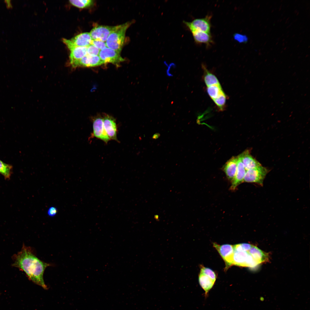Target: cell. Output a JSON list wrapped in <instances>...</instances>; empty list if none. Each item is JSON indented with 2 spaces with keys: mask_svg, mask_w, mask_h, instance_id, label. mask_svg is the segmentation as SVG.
<instances>
[{
  "mask_svg": "<svg viewBox=\"0 0 310 310\" xmlns=\"http://www.w3.org/2000/svg\"><path fill=\"white\" fill-rule=\"evenodd\" d=\"M91 44L95 46L100 51L107 47L105 42L99 40H92Z\"/></svg>",
  "mask_w": 310,
  "mask_h": 310,
  "instance_id": "obj_26",
  "label": "cell"
},
{
  "mask_svg": "<svg viewBox=\"0 0 310 310\" xmlns=\"http://www.w3.org/2000/svg\"><path fill=\"white\" fill-rule=\"evenodd\" d=\"M103 120L105 130L110 139L118 141L117 137V128L115 119L106 115L104 116Z\"/></svg>",
  "mask_w": 310,
  "mask_h": 310,
  "instance_id": "obj_12",
  "label": "cell"
},
{
  "mask_svg": "<svg viewBox=\"0 0 310 310\" xmlns=\"http://www.w3.org/2000/svg\"><path fill=\"white\" fill-rule=\"evenodd\" d=\"M131 24V22H128L116 26L105 42L107 47L120 53L124 44L126 32Z\"/></svg>",
  "mask_w": 310,
  "mask_h": 310,
  "instance_id": "obj_3",
  "label": "cell"
},
{
  "mask_svg": "<svg viewBox=\"0 0 310 310\" xmlns=\"http://www.w3.org/2000/svg\"><path fill=\"white\" fill-rule=\"evenodd\" d=\"M237 159V157H233L227 162L224 168V171L228 179L231 181L234 178L236 174Z\"/></svg>",
  "mask_w": 310,
  "mask_h": 310,
  "instance_id": "obj_16",
  "label": "cell"
},
{
  "mask_svg": "<svg viewBox=\"0 0 310 310\" xmlns=\"http://www.w3.org/2000/svg\"><path fill=\"white\" fill-rule=\"evenodd\" d=\"M12 265L25 272L33 282L45 289H47L43 279L46 268L51 265L44 262L34 254L31 248L24 245L21 250L13 255Z\"/></svg>",
  "mask_w": 310,
  "mask_h": 310,
  "instance_id": "obj_1",
  "label": "cell"
},
{
  "mask_svg": "<svg viewBox=\"0 0 310 310\" xmlns=\"http://www.w3.org/2000/svg\"><path fill=\"white\" fill-rule=\"evenodd\" d=\"M237 164L235 176L231 181V185L230 189L235 190L237 187L243 182L244 178L246 172V170L239 157H237Z\"/></svg>",
  "mask_w": 310,
  "mask_h": 310,
  "instance_id": "obj_13",
  "label": "cell"
},
{
  "mask_svg": "<svg viewBox=\"0 0 310 310\" xmlns=\"http://www.w3.org/2000/svg\"><path fill=\"white\" fill-rule=\"evenodd\" d=\"M269 172L268 169L261 165L247 170L243 182L255 183L262 186L264 180Z\"/></svg>",
  "mask_w": 310,
  "mask_h": 310,
  "instance_id": "obj_4",
  "label": "cell"
},
{
  "mask_svg": "<svg viewBox=\"0 0 310 310\" xmlns=\"http://www.w3.org/2000/svg\"><path fill=\"white\" fill-rule=\"evenodd\" d=\"M13 167L10 164H6L0 160V174L5 179H10L12 173Z\"/></svg>",
  "mask_w": 310,
  "mask_h": 310,
  "instance_id": "obj_20",
  "label": "cell"
},
{
  "mask_svg": "<svg viewBox=\"0 0 310 310\" xmlns=\"http://www.w3.org/2000/svg\"><path fill=\"white\" fill-rule=\"evenodd\" d=\"M104 64L99 56H92L87 55L71 65L73 67H94Z\"/></svg>",
  "mask_w": 310,
  "mask_h": 310,
  "instance_id": "obj_11",
  "label": "cell"
},
{
  "mask_svg": "<svg viewBox=\"0 0 310 310\" xmlns=\"http://www.w3.org/2000/svg\"><path fill=\"white\" fill-rule=\"evenodd\" d=\"M92 40L90 33L86 32L80 34L71 40L63 39V41L69 49L75 46L88 47Z\"/></svg>",
  "mask_w": 310,
  "mask_h": 310,
  "instance_id": "obj_5",
  "label": "cell"
},
{
  "mask_svg": "<svg viewBox=\"0 0 310 310\" xmlns=\"http://www.w3.org/2000/svg\"><path fill=\"white\" fill-rule=\"evenodd\" d=\"M69 1L74 6L81 8L89 7L93 3V1L91 0H70Z\"/></svg>",
  "mask_w": 310,
  "mask_h": 310,
  "instance_id": "obj_22",
  "label": "cell"
},
{
  "mask_svg": "<svg viewBox=\"0 0 310 310\" xmlns=\"http://www.w3.org/2000/svg\"><path fill=\"white\" fill-rule=\"evenodd\" d=\"M211 15H207L205 17L197 18L191 22L184 21V24L189 28H192L197 30L208 33H210L211 26L210 20Z\"/></svg>",
  "mask_w": 310,
  "mask_h": 310,
  "instance_id": "obj_6",
  "label": "cell"
},
{
  "mask_svg": "<svg viewBox=\"0 0 310 310\" xmlns=\"http://www.w3.org/2000/svg\"><path fill=\"white\" fill-rule=\"evenodd\" d=\"M207 92L209 96L213 100L224 92L220 85H214L207 87Z\"/></svg>",
  "mask_w": 310,
  "mask_h": 310,
  "instance_id": "obj_21",
  "label": "cell"
},
{
  "mask_svg": "<svg viewBox=\"0 0 310 310\" xmlns=\"http://www.w3.org/2000/svg\"><path fill=\"white\" fill-rule=\"evenodd\" d=\"M202 67L204 72V80L207 86L220 85L216 77L207 70L204 65H202Z\"/></svg>",
  "mask_w": 310,
  "mask_h": 310,
  "instance_id": "obj_19",
  "label": "cell"
},
{
  "mask_svg": "<svg viewBox=\"0 0 310 310\" xmlns=\"http://www.w3.org/2000/svg\"><path fill=\"white\" fill-rule=\"evenodd\" d=\"M226 99V96L223 92L213 100L218 108L223 110L225 107Z\"/></svg>",
  "mask_w": 310,
  "mask_h": 310,
  "instance_id": "obj_23",
  "label": "cell"
},
{
  "mask_svg": "<svg viewBox=\"0 0 310 310\" xmlns=\"http://www.w3.org/2000/svg\"><path fill=\"white\" fill-rule=\"evenodd\" d=\"M160 136L159 133H156L153 136L152 138L154 139H156L158 138Z\"/></svg>",
  "mask_w": 310,
  "mask_h": 310,
  "instance_id": "obj_29",
  "label": "cell"
},
{
  "mask_svg": "<svg viewBox=\"0 0 310 310\" xmlns=\"http://www.w3.org/2000/svg\"><path fill=\"white\" fill-rule=\"evenodd\" d=\"M200 273L208 276L214 281L215 282L216 279V275L215 273L210 268L202 267L201 269Z\"/></svg>",
  "mask_w": 310,
  "mask_h": 310,
  "instance_id": "obj_24",
  "label": "cell"
},
{
  "mask_svg": "<svg viewBox=\"0 0 310 310\" xmlns=\"http://www.w3.org/2000/svg\"><path fill=\"white\" fill-rule=\"evenodd\" d=\"M195 42L197 44H204L208 46L213 42L210 33H208L192 28H189Z\"/></svg>",
  "mask_w": 310,
  "mask_h": 310,
  "instance_id": "obj_14",
  "label": "cell"
},
{
  "mask_svg": "<svg viewBox=\"0 0 310 310\" xmlns=\"http://www.w3.org/2000/svg\"><path fill=\"white\" fill-rule=\"evenodd\" d=\"M269 259L268 253L252 245L248 250L234 251L233 264L238 266L253 268L268 261Z\"/></svg>",
  "mask_w": 310,
  "mask_h": 310,
  "instance_id": "obj_2",
  "label": "cell"
},
{
  "mask_svg": "<svg viewBox=\"0 0 310 310\" xmlns=\"http://www.w3.org/2000/svg\"><path fill=\"white\" fill-rule=\"evenodd\" d=\"M213 246L225 262L226 269L233 265L234 250L233 246L229 244L220 245L214 243Z\"/></svg>",
  "mask_w": 310,
  "mask_h": 310,
  "instance_id": "obj_8",
  "label": "cell"
},
{
  "mask_svg": "<svg viewBox=\"0 0 310 310\" xmlns=\"http://www.w3.org/2000/svg\"><path fill=\"white\" fill-rule=\"evenodd\" d=\"M246 170L257 167L261 164L251 155L248 150L239 156Z\"/></svg>",
  "mask_w": 310,
  "mask_h": 310,
  "instance_id": "obj_15",
  "label": "cell"
},
{
  "mask_svg": "<svg viewBox=\"0 0 310 310\" xmlns=\"http://www.w3.org/2000/svg\"><path fill=\"white\" fill-rule=\"evenodd\" d=\"M98 56L104 63H109L117 65L125 61L120 53L107 47L100 50Z\"/></svg>",
  "mask_w": 310,
  "mask_h": 310,
  "instance_id": "obj_7",
  "label": "cell"
},
{
  "mask_svg": "<svg viewBox=\"0 0 310 310\" xmlns=\"http://www.w3.org/2000/svg\"><path fill=\"white\" fill-rule=\"evenodd\" d=\"M199 282L200 286L205 292V296H207L215 282L208 276L201 273L199 276Z\"/></svg>",
  "mask_w": 310,
  "mask_h": 310,
  "instance_id": "obj_18",
  "label": "cell"
},
{
  "mask_svg": "<svg viewBox=\"0 0 310 310\" xmlns=\"http://www.w3.org/2000/svg\"><path fill=\"white\" fill-rule=\"evenodd\" d=\"M100 50L93 44L87 47V55L92 56H98Z\"/></svg>",
  "mask_w": 310,
  "mask_h": 310,
  "instance_id": "obj_25",
  "label": "cell"
},
{
  "mask_svg": "<svg viewBox=\"0 0 310 310\" xmlns=\"http://www.w3.org/2000/svg\"><path fill=\"white\" fill-rule=\"evenodd\" d=\"M116 27V26L98 25L94 27L90 33L92 40L106 42L110 34Z\"/></svg>",
  "mask_w": 310,
  "mask_h": 310,
  "instance_id": "obj_9",
  "label": "cell"
},
{
  "mask_svg": "<svg viewBox=\"0 0 310 310\" xmlns=\"http://www.w3.org/2000/svg\"><path fill=\"white\" fill-rule=\"evenodd\" d=\"M87 47L75 46L69 49L71 51L69 56L71 64L87 55Z\"/></svg>",
  "mask_w": 310,
  "mask_h": 310,
  "instance_id": "obj_17",
  "label": "cell"
},
{
  "mask_svg": "<svg viewBox=\"0 0 310 310\" xmlns=\"http://www.w3.org/2000/svg\"><path fill=\"white\" fill-rule=\"evenodd\" d=\"M57 211V209L55 207H51L48 210L47 214L49 216L53 217L56 215Z\"/></svg>",
  "mask_w": 310,
  "mask_h": 310,
  "instance_id": "obj_28",
  "label": "cell"
},
{
  "mask_svg": "<svg viewBox=\"0 0 310 310\" xmlns=\"http://www.w3.org/2000/svg\"><path fill=\"white\" fill-rule=\"evenodd\" d=\"M234 39L239 42H246L248 40V38L245 35L236 33L234 36Z\"/></svg>",
  "mask_w": 310,
  "mask_h": 310,
  "instance_id": "obj_27",
  "label": "cell"
},
{
  "mask_svg": "<svg viewBox=\"0 0 310 310\" xmlns=\"http://www.w3.org/2000/svg\"><path fill=\"white\" fill-rule=\"evenodd\" d=\"M93 129L91 137L101 140L106 143L110 140L105 130L102 117L99 116L93 119Z\"/></svg>",
  "mask_w": 310,
  "mask_h": 310,
  "instance_id": "obj_10",
  "label": "cell"
}]
</instances>
